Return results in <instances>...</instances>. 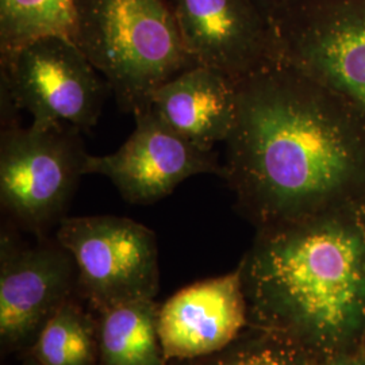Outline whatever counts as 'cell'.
<instances>
[{
	"label": "cell",
	"instance_id": "cell-17",
	"mask_svg": "<svg viewBox=\"0 0 365 365\" xmlns=\"http://www.w3.org/2000/svg\"><path fill=\"white\" fill-rule=\"evenodd\" d=\"M282 1H284V0H255V3H256L267 15H268V13H269L271 10H274L276 6H279Z\"/></svg>",
	"mask_w": 365,
	"mask_h": 365
},
{
	"label": "cell",
	"instance_id": "cell-2",
	"mask_svg": "<svg viewBox=\"0 0 365 365\" xmlns=\"http://www.w3.org/2000/svg\"><path fill=\"white\" fill-rule=\"evenodd\" d=\"M240 267L249 325L303 349L339 342L365 319V205L259 229Z\"/></svg>",
	"mask_w": 365,
	"mask_h": 365
},
{
	"label": "cell",
	"instance_id": "cell-10",
	"mask_svg": "<svg viewBox=\"0 0 365 365\" xmlns=\"http://www.w3.org/2000/svg\"><path fill=\"white\" fill-rule=\"evenodd\" d=\"M184 46L197 66L235 83L277 63L272 26L255 0H170Z\"/></svg>",
	"mask_w": 365,
	"mask_h": 365
},
{
	"label": "cell",
	"instance_id": "cell-6",
	"mask_svg": "<svg viewBox=\"0 0 365 365\" xmlns=\"http://www.w3.org/2000/svg\"><path fill=\"white\" fill-rule=\"evenodd\" d=\"M56 240L78 267V288L98 314L117 306L155 299L158 247L153 230L117 215L66 217Z\"/></svg>",
	"mask_w": 365,
	"mask_h": 365
},
{
	"label": "cell",
	"instance_id": "cell-19",
	"mask_svg": "<svg viewBox=\"0 0 365 365\" xmlns=\"http://www.w3.org/2000/svg\"><path fill=\"white\" fill-rule=\"evenodd\" d=\"M27 365H42L39 364L38 361L37 360H34L30 354H29V357H27Z\"/></svg>",
	"mask_w": 365,
	"mask_h": 365
},
{
	"label": "cell",
	"instance_id": "cell-3",
	"mask_svg": "<svg viewBox=\"0 0 365 365\" xmlns=\"http://www.w3.org/2000/svg\"><path fill=\"white\" fill-rule=\"evenodd\" d=\"M75 42L126 114L149 110L160 86L197 66L170 0H75Z\"/></svg>",
	"mask_w": 365,
	"mask_h": 365
},
{
	"label": "cell",
	"instance_id": "cell-5",
	"mask_svg": "<svg viewBox=\"0 0 365 365\" xmlns=\"http://www.w3.org/2000/svg\"><path fill=\"white\" fill-rule=\"evenodd\" d=\"M268 18L277 61L337 93L365 122V0H284Z\"/></svg>",
	"mask_w": 365,
	"mask_h": 365
},
{
	"label": "cell",
	"instance_id": "cell-16",
	"mask_svg": "<svg viewBox=\"0 0 365 365\" xmlns=\"http://www.w3.org/2000/svg\"><path fill=\"white\" fill-rule=\"evenodd\" d=\"M260 331L259 337L252 339H244L242 331L221 352L192 361L197 365H309L304 349L297 342L271 330Z\"/></svg>",
	"mask_w": 365,
	"mask_h": 365
},
{
	"label": "cell",
	"instance_id": "cell-7",
	"mask_svg": "<svg viewBox=\"0 0 365 365\" xmlns=\"http://www.w3.org/2000/svg\"><path fill=\"white\" fill-rule=\"evenodd\" d=\"M0 88L33 126L69 123L83 133L96 126L111 92L72 39L46 36L0 56Z\"/></svg>",
	"mask_w": 365,
	"mask_h": 365
},
{
	"label": "cell",
	"instance_id": "cell-12",
	"mask_svg": "<svg viewBox=\"0 0 365 365\" xmlns=\"http://www.w3.org/2000/svg\"><path fill=\"white\" fill-rule=\"evenodd\" d=\"M152 108L182 138L210 152L233 130L237 83L220 71L196 66L160 86Z\"/></svg>",
	"mask_w": 365,
	"mask_h": 365
},
{
	"label": "cell",
	"instance_id": "cell-13",
	"mask_svg": "<svg viewBox=\"0 0 365 365\" xmlns=\"http://www.w3.org/2000/svg\"><path fill=\"white\" fill-rule=\"evenodd\" d=\"M155 299L117 306L98 321L99 365H168Z\"/></svg>",
	"mask_w": 365,
	"mask_h": 365
},
{
	"label": "cell",
	"instance_id": "cell-14",
	"mask_svg": "<svg viewBox=\"0 0 365 365\" xmlns=\"http://www.w3.org/2000/svg\"><path fill=\"white\" fill-rule=\"evenodd\" d=\"M29 354L42 365H99L98 324L71 298L42 327Z\"/></svg>",
	"mask_w": 365,
	"mask_h": 365
},
{
	"label": "cell",
	"instance_id": "cell-1",
	"mask_svg": "<svg viewBox=\"0 0 365 365\" xmlns=\"http://www.w3.org/2000/svg\"><path fill=\"white\" fill-rule=\"evenodd\" d=\"M223 180L259 229L365 205V122L327 87L276 63L237 83Z\"/></svg>",
	"mask_w": 365,
	"mask_h": 365
},
{
	"label": "cell",
	"instance_id": "cell-9",
	"mask_svg": "<svg viewBox=\"0 0 365 365\" xmlns=\"http://www.w3.org/2000/svg\"><path fill=\"white\" fill-rule=\"evenodd\" d=\"M135 129L115 153L88 156L86 175H102L131 205H152L195 175L225 178L215 150H202L157 115L150 107L134 117Z\"/></svg>",
	"mask_w": 365,
	"mask_h": 365
},
{
	"label": "cell",
	"instance_id": "cell-20",
	"mask_svg": "<svg viewBox=\"0 0 365 365\" xmlns=\"http://www.w3.org/2000/svg\"><path fill=\"white\" fill-rule=\"evenodd\" d=\"M333 365H360L359 363H354V361H337Z\"/></svg>",
	"mask_w": 365,
	"mask_h": 365
},
{
	"label": "cell",
	"instance_id": "cell-8",
	"mask_svg": "<svg viewBox=\"0 0 365 365\" xmlns=\"http://www.w3.org/2000/svg\"><path fill=\"white\" fill-rule=\"evenodd\" d=\"M22 242L11 230L0 242V339L6 349H30L39 331L78 287V267L57 240Z\"/></svg>",
	"mask_w": 365,
	"mask_h": 365
},
{
	"label": "cell",
	"instance_id": "cell-15",
	"mask_svg": "<svg viewBox=\"0 0 365 365\" xmlns=\"http://www.w3.org/2000/svg\"><path fill=\"white\" fill-rule=\"evenodd\" d=\"M46 36L75 42V0H0V56Z\"/></svg>",
	"mask_w": 365,
	"mask_h": 365
},
{
	"label": "cell",
	"instance_id": "cell-4",
	"mask_svg": "<svg viewBox=\"0 0 365 365\" xmlns=\"http://www.w3.org/2000/svg\"><path fill=\"white\" fill-rule=\"evenodd\" d=\"M81 134L69 123L1 126L0 203L16 226L45 237L66 218L90 156Z\"/></svg>",
	"mask_w": 365,
	"mask_h": 365
},
{
	"label": "cell",
	"instance_id": "cell-18",
	"mask_svg": "<svg viewBox=\"0 0 365 365\" xmlns=\"http://www.w3.org/2000/svg\"><path fill=\"white\" fill-rule=\"evenodd\" d=\"M168 365H197L195 361H170Z\"/></svg>",
	"mask_w": 365,
	"mask_h": 365
},
{
	"label": "cell",
	"instance_id": "cell-11",
	"mask_svg": "<svg viewBox=\"0 0 365 365\" xmlns=\"http://www.w3.org/2000/svg\"><path fill=\"white\" fill-rule=\"evenodd\" d=\"M249 325L241 267L196 282L160 304L157 327L167 361H192L227 348Z\"/></svg>",
	"mask_w": 365,
	"mask_h": 365
}]
</instances>
